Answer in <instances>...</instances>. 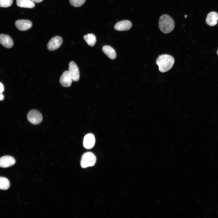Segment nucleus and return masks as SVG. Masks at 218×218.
Masks as SVG:
<instances>
[{
	"mask_svg": "<svg viewBox=\"0 0 218 218\" xmlns=\"http://www.w3.org/2000/svg\"><path fill=\"white\" fill-rule=\"evenodd\" d=\"M174 62V59L171 56L167 54H163L159 56L156 63L159 66V71L165 72L170 70Z\"/></svg>",
	"mask_w": 218,
	"mask_h": 218,
	"instance_id": "f257e3e1",
	"label": "nucleus"
},
{
	"mask_svg": "<svg viewBox=\"0 0 218 218\" xmlns=\"http://www.w3.org/2000/svg\"><path fill=\"white\" fill-rule=\"evenodd\" d=\"M159 26L162 32L165 34L168 33L173 29L175 26L174 21L170 15L164 14L160 18Z\"/></svg>",
	"mask_w": 218,
	"mask_h": 218,
	"instance_id": "f03ea898",
	"label": "nucleus"
},
{
	"mask_svg": "<svg viewBox=\"0 0 218 218\" xmlns=\"http://www.w3.org/2000/svg\"><path fill=\"white\" fill-rule=\"evenodd\" d=\"M96 160V157L93 153L91 152L85 153L82 156L81 166L83 168L92 166L95 164Z\"/></svg>",
	"mask_w": 218,
	"mask_h": 218,
	"instance_id": "7ed1b4c3",
	"label": "nucleus"
},
{
	"mask_svg": "<svg viewBox=\"0 0 218 218\" xmlns=\"http://www.w3.org/2000/svg\"><path fill=\"white\" fill-rule=\"evenodd\" d=\"M27 117L28 121L35 125L40 124L42 120L41 114L38 111L36 110L30 111L28 114Z\"/></svg>",
	"mask_w": 218,
	"mask_h": 218,
	"instance_id": "20e7f679",
	"label": "nucleus"
},
{
	"mask_svg": "<svg viewBox=\"0 0 218 218\" xmlns=\"http://www.w3.org/2000/svg\"><path fill=\"white\" fill-rule=\"evenodd\" d=\"M62 42L63 40L61 37L55 36L52 38L48 43L47 45V48L49 51H54L61 45Z\"/></svg>",
	"mask_w": 218,
	"mask_h": 218,
	"instance_id": "39448f33",
	"label": "nucleus"
},
{
	"mask_svg": "<svg viewBox=\"0 0 218 218\" xmlns=\"http://www.w3.org/2000/svg\"><path fill=\"white\" fill-rule=\"evenodd\" d=\"M68 71L73 81H77L79 80L80 78L79 70L74 61H71L69 63Z\"/></svg>",
	"mask_w": 218,
	"mask_h": 218,
	"instance_id": "423d86ee",
	"label": "nucleus"
},
{
	"mask_svg": "<svg viewBox=\"0 0 218 218\" xmlns=\"http://www.w3.org/2000/svg\"><path fill=\"white\" fill-rule=\"evenodd\" d=\"M16 27L21 31H25L30 28L32 23L28 20L21 19L16 21L15 23Z\"/></svg>",
	"mask_w": 218,
	"mask_h": 218,
	"instance_id": "0eeeda50",
	"label": "nucleus"
},
{
	"mask_svg": "<svg viewBox=\"0 0 218 218\" xmlns=\"http://www.w3.org/2000/svg\"><path fill=\"white\" fill-rule=\"evenodd\" d=\"M72 79L68 71L64 72L61 75L60 82L61 85L65 87H70L72 82Z\"/></svg>",
	"mask_w": 218,
	"mask_h": 218,
	"instance_id": "6e6552de",
	"label": "nucleus"
},
{
	"mask_svg": "<svg viewBox=\"0 0 218 218\" xmlns=\"http://www.w3.org/2000/svg\"><path fill=\"white\" fill-rule=\"evenodd\" d=\"M15 159L9 156H5L0 158V167L6 168L11 167L15 164Z\"/></svg>",
	"mask_w": 218,
	"mask_h": 218,
	"instance_id": "1a4fd4ad",
	"label": "nucleus"
},
{
	"mask_svg": "<svg viewBox=\"0 0 218 218\" xmlns=\"http://www.w3.org/2000/svg\"><path fill=\"white\" fill-rule=\"evenodd\" d=\"M132 26V23L130 21L124 20L117 23L114 26V28L118 31H127L129 30Z\"/></svg>",
	"mask_w": 218,
	"mask_h": 218,
	"instance_id": "9d476101",
	"label": "nucleus"
},
{
	"mask_svg": "<svg viewBox=\"0 0 218 218\" xmlns=\"http://www.w3.org/2000/svg\"><path fill=\"white\" fill-rule=\"evenodd\" d=\"M0 44L4 47L9 48L13 46V42L9 36L1 34L0 35Z\"/></svg>",
	"mask_w": 218,
	"mask_h": 218,
	"instance_id": "9b49d317",
	"label": "nucleus"
},
{
	"mask_svg": "<svg viewBox=\"0 0 218 218\" xmlns=\"http://www.w3.org/2000/svg\"><path fill=\"white\" fill-rule=\"evenodd\" d=\"M95 139L94 135L91 134L86 135L84 139L83 145L87 149H89L93 147L95 144Z\"/></svg>",
	"mask_w": 218,
	"mask_h": 218,
	"instance_id": "f8f14e48",
	"label": "nucleus"
},
{
	"mask_svg": "<svg viewBox=\"0 0 218 218\" xmlns=\"http://www.w3.org/2000/svg\"><path fill=\"white\" fill-rule=\"evenodd\" d=\"M218 19V13L215 12H211L207 15L206 23L210 26H214L217 24Z\"/></svg>",
	"mask_w": 218,
	"mask_h": 218,
	"instance_id": "ddd939ff",
	"label": "nucleus"
},
{
	"mask_svg": "<svg viewBox=\"0 0 218 218\" xmlns=\"http://www.w3.org/2000/svg\"><path fill=\"white\" fill-rule=\"evenodd\" d=\"M102 49L104 53L111 59L113 60L116 58V53L114 50L110 46L104 45Z\"/></svg>",
	"mask_w": 218,
	"mask_h": 218,
	"instance_id": "4468645a",
	"label": "nucleus"
},
{
	"mask_svg": "<svg viewBox=\"0 0 218 218\" xmlns=\"http://www.w3.org/2000/svg\"><path fill=\"white\" fill-rule=\"evenodd\" d=\"M16 4L20 7L32 8L35 6L34 2L31 0H17Z\"/></svg>",
	"mask_w": 218,
	"mask_h": 218,
	"instance_id": "2eb2a0df",
	"label": "nucleus"
},
{
	"mask_svg": "<svg viewBox=\"0 0 218 218\" xmlns=\"http://www.w3.org/2000/svg\"><path fill=\"white\" fill-rule=\"evenodd\" d=\"M84 38L88 45L91 47L93 46L96 42V37L93 34H88L84 35Z\"/></svg>",
	"mask_w": 218,
	"mask_h": 218,
	"instance_id": "dca6fc26",
	"label": "nucleus"
},
{
	"mask_svg": "<svg viewBox=\"0 0 218 218\" xmlns=\"http://www.w3.org/2000/svg\"><path fill=\"white\" fill-rule=\"evenodd\" d=\"M10 182L6 178L0 177V189L3 190H7L10 187Z\"/></svg>",
	"mask_w": 218,
	"mask_h": 218,
	"instance_id": "f3484780",
	"label": "nucleus"
},
{
	"mask_svg": "<svg viewBox=\"0 0 218 218\" xmlns=\"http://www.w3.org/2000/svg\"><path fill=\"white\" fill-rule=\"evenodd\" d=\"M86 0H70V4L76 7H78L83 5L85 3Z\"/></svg>",
	"mask_w": 218,
	"mask_h": 218,
	"instance_id": "a211bd4d",
	"label": "nucleus"
},
{
	"mask_svg": "<svg viewBox=\"0 0 218 218\" xmlns=\"http://www.w3.org/2000/svg\"><path fill=\"white\" fill-rule=\"evenodd\" d=\"M13 0H0V7L7 8L11 5Z\"/></svg>",
	"mask_w": 218,
	"mask_h": 218,
	"instance_id": "6ab92c4d",
	"label": "nucleus"
},
{
	"mask_svg": "<svg viewBox=\"0 0 218 218\" xmlns=\"http://www.w3.org/2000/svg\"><path fill=\"white\" fill-rule=\"evenodd\" d=\"M4 91V87L3 84L0 82V94H2Z\"/></svg>",
	"mask_w": 218,
	"mask_h": 218,
	"instance_id": "aec40b11",
	"label": "nucleus"
},
{
	"mask_svg": "<svg viewBox=\"0 0 218 218\" xmlns=\"http://www.w3.org/2000/svg\"><path fill=\"white\" fill-rule=\"evenodd\" d=\"M32 2H34L35 3H40L41 2H42L43 0H31Z\"/></svg>",
	"mask_w": 218,
	"mask_h": 218,
	"instance_id": "412c9836",
	"label": "nucleus"
},
{
	"mask_svg": "<svg viewBox=\"0 0 218 218\" xmlns=\"http://www.w3.org/2000/svg\"><path fill=\"white\" fill-rule=\"evenodd\" d=\"M4 98V96L2 94H0V101H2Z\"/></svg>",
	"mask_w": 218,
	"mask_h": 218,
	"instance_id": "4be33fe9",
	"label": "nucleus"
},
{
	"mask_svg": "<svg viewBox=\"0 0 218 218\" xmlns=\"http://www.w3.org/2000/svg\"><path fill=\"white\" fill-rule=\"evenodd\" d=\"M187 15H185V18H187Z\"/></svg>",
	"mask_w": 218,
	"mask_h": 218,
	"instance_id": "5701e85b",
	"label": "nucleus"
},
{
	"mask_svg": "<svg viewBox=\"0 0 218 218\" xmlns=\"http://www.w3.org/2000/svg\"><path fill=\"white\" fill-rule=\"evenodd\" d=\"M217 54L218 55V50H217Z\"/></svg>",
	"mask_w": 218,
	"mask_h": 218,
	"instance_id": "b1692460",
	"label": "nucleus"
}]
</instances>
